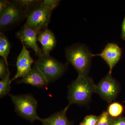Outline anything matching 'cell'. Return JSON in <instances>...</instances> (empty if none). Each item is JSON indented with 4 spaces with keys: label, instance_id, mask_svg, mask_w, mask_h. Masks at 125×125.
<instances>
[{
    "label": "cell",
    "instance_id": "obj_1",
    "mask_svg": "<svg viewBox=\"0 0 125 125\" xmlns=\"http://www.w3.org/2000/svg\"><path fill=\"white\" fill-rule=\"evenodd\" d=\"M96 85L87 75H78L69 86L68 106L73 104L85 105L89 102L92 94L95 93Z\"/></svg>",
    "mask_w": 125,
    "mask_h": 125
},
{
    "label": "cell",
    "instance_id": "obj_2",
    "mask_svg": "<svg viewBox=\"0 0 125 125\" xmlns=\"http://www.w3.org/2000/svg\"><path fill=\"white\" fill-rule=\"evenodd\" d=\"M66 58L78 72V75H87L93 57L87 47L75 43L65 49Z\"/></svg>",
    "mask_w": 125,
    "mask_h": 125
},
{
    "label": "cell",
    "instance_id": "obj_3",
    "mask_svg": "<svg viewBox=\"0 0 125 125\" xmlns=\"http://www.w3.org/2000/svg\"><path fill=\"white\" fill-rule=\"evenodd\" d=\"M14 105L15 112L19 115L32 123L38 120L37 114V102L31 94L14 95L9 94Z\"/></svg>",
    "mask_w": 125,
    "mask_h": 125
},
{
    "label": "cell",
    "instance_id": "obj_4",
    "mask_svg": "<svg viewBox=\"0 0 125 125\" xmlns=\"http://www.w3.org/2000/svg\"><path fill=\"white\" fill-rule=\"evenodd\" d=\"M42 72L48 83L54 81L61 77L65 71V65L59 62L49 54L39 57L34 63Z\"/></svg>",
    "mask_w": 125,
    "mask_h": 125
},
{
    "label": "cell",
    "instance_id": "obj_5",
    "mask_svg": "<svg viewBox=\"0 0 125 125\" xmlns=\"http://www.w3.org/2000/svg\"><path fill=\"white\" fill-rule=\"evenodd\" d=\"M41 2L28 10L24 24L39 32L47 28L52 11L43 6Z\"/></svg>",
    "mask_w": 125,
    "mask_h": 125
},
{
    "label": "cell",
    "instance_id": "obj_6",
    "mask_svg": "<svg viewBox=\"0 0 125 125\" xmlns=\"http://www.w3.org/2000/svg\"><path fill=\"white\" fill-rule=\"evenodd\" d=\"M27 11L21 7L14 1L0 12V27L4 28L27 18Z\"/></svg>",
    "mask_w": 125,
    "mask_h": 125
},
{
    "label": "cell",
    "instance_id": "obj_7",
    "mask_svg": "<svg viewBox=\"0 0 125 125\" xmlns=\"http://www.w3.org/2000/svg\"><path fill=\"white\" fill-rule=\"evenodd\" d=\"M118 88L116 80L111 74H108L96 85L95 93L104 100L109 103L113 101L118 94Z\"/></svg>",
    "mask_w": 125,
    "mask_h": 125
},
{
    "label": "cell",
    "instance_id": "obj_8",
    "mask_svg": "<svg viewBox=\"0 0 125 125\" xmlns=\"http://www.w3.org/2000/svg\"><path fill=\"white\" fill-rule=\"evenodd\" d=\"M40 32L24 25L20 30L16 33V37L21 40L22 43L26 47L31 48L38 57L43 54L42 49L37 44L38 36Z\"/></svg>",
    "mask_w": 125,
    "mask_h": 125
},
{
    "label": "cell",
    "instance_id": "obj_9",
    "mask_svg": "<svg viewBox=\"0 0 125 125\" xmlns=\"http://www.w3.org/2000/svg\"><path fill=\"white\" fill-rule=\"evenodd\" d=\"M122 52V50L117 44L109 43L106 45L101 53L93 54L92 56L93 57L95 56L101 57L109 66V73L111 74L113 67L120 59Z\"/></svg>",
    "mask_w": 125,
    "mask_h": 125
},
{
    "label": "cell",
    "instance_id": "obj_10",
    "mask_svg": "<svg viewBox=\"0 0 125 125\" xmlns=\"http://www.w3.org/2000/svg\"><path fill=\"white\" fill-rule=\"evenodd\" d=\"M22 44V49L16 61L17 72L14 78L11 79V82L18 78H24L32 69L31 65L33 62V60L26 47Z\"/></svg>",
    "mask_w": 125,
    "mask_h": 125
},
{
    "label": "cell",
    "instance_id": "obj_11",
    "mask_svg": "<svg viewBox=\"0 0 125 125\" xmlns=\"http://www.w3.org/2000/svg\"><path fill=\"white\" fill-rule=\"evenodd\" d=\"M19 84L24 83L38 87H44L48 83L43 74L34 64L27 75L18 81Z\"/></svg>",
    "mask_w": 125,
    "mask_h": 125
},
{
    "label": "cell",
    "instance_id": "obj_12",
    "mask_svg": "<svg viewBox=\"0 0 125 125\" xmlns=\"http://www.w3.org/2000/svg\"><path fill=\"white\" fill-rule=\"evenodd\" d=\"M38 40L42 44V52L45 55L49 54L56 44V40L54 33L48 28L39 32Z\"/></svg>",
    "mask_w": 125,
    "mask_h": 125
},
{
    "label": "cell",
    "instance_id": "obj_13",
    "mask_svg": "<svg viewBox=\"0 0 125 125\" xmlns=\"http://www.w3.org/2000/svg\"><path fill=\"white\" fill-rule=\"evenodd\" d=\"M67 105L64 109L56 113L47 118H42L40 117L38 120L43 125H72L66 116V112L69 107Z\"/></svg>",
    "mask_w": 125,
    "mask_h": 125
},
{
    "label": "cell",
    "instance_id": "obj_14",
    "mask_svg": "<svg viewBox=\"0 0 125 125\" xmlns=\"http://www.w3.org/2000/svg\"><path fill=\"white\" fill-rule=\"evenodd\" d=\"M10 45L6 36L2 33H0V56L4 58L8 65L7 57L10 52Z\"/></svg>",
    "mask_w": 125,
    "mask_h": 125
},
{
    "label": "cell",
    "instance_id": "obj_15",
    "mask_svg": "<svg viewBox=\"0 0 125 125\" xmlns=\"http://www.w3.org/2000/svg\"><path fill=\"white\" fill-rule=\"evenodd\" d=\"M10 72H9L4 78L0 81V97L1 98L9 94L11 87V79L10 78Z\"/></svg>",
    "mask_w": 125,
    "mask_h": 125
},
{
    "label": "cell",
    "instance_id": "obj_16",
    "mask_svg": "<svg viewBox=\"0 0 125 125\" xmlns=\"http://www.w3.org/2000/svg\"><path fill=\"white\" fill-rule=\"evenodd\" d=\"M123 111V106L118 103H114L109 105L108 109V113L111 117H117L122 114Z\"/></svg>",
    "mask_w": 125,
    "mask_h": 125
},
{
    "label": "cell",
    "instance_id": "obj_17",
    "mask_svg": "<svg viewBox=\"0 0 125 125\" xmlns=\"http://www.w3.org/2000/svg\"><path fill=\"white\" fill-rule=\"evenodd\" d=\"M21 7L27 11L31 8L40 4L42 0H14Z\"/></svg>",
    "mask_w": 125,
    "mask_h": 125
},
{
    "label": "cell",
    "instance_id": "obj_18",
    "mask_svg": "<svg viewBox=\"0 0 125 125\" xmlns=\"http://www.w3.org/2000/svg\"><path fill=\"white\" fill-rule=\"evenodd\" d=\"M112 120L107 112H104L99 117L96 125H111Z\"/></svg>",
    "mask_w": 125,
    "mask_h": 125
},
{
    "label": "cell",
    "instance_id": "obj_19",
    "mask_svg": "<svg viewBox=\"0 0 125 125\" xmlns=\"http://www.w3.org/2000/svg\"><path fill=\"white\" fill-rule=\"evenodd\" d=\"M9 70L8 66L4 58L0 60V78L1 80L4 78L7 75Z\"/></svg>",
    "mask_w": 125,
    "mask_h": 125
},
{
    "label": "cell",
    "instance_id": "obj_20",
    "mask_svg": "<svg viewBox=\"0 0 125 125\" xmlns=\"http://www.w3.org/2000/svg\"><path fill=\"white\" fill-rule=\"evenodd\" d=\"M60 0H44L41 4L48 9L53 10L60 4Z\"/></svg>",
    "mask_w": 125,
    "mask_h": 125
},
{
    "label": "cell",
    "instance_id": "obj_21",
    "mask_svg": "<svg viewBox=\"0 0 125 125\" xmlns=\"http://www.w3.org/2000/svg\"><path fill=\"white\" fill-rule=\"evenodd\" d=\"M98 117L94 115H88L84 118L83 122L87 125H96Z\"/></svg>",
    "mask_w": 125,
    "mask_h": 125
},
{
    "label": "cell",
    "instance_id": "obj_22",
    "mask_svg": "<svg viewBox=\"0 0 125 125\" xmlns=\"http://www.w3.org/2000/svg\"><path fill=\"white\" fill-rule=\"evenodd\" d=\"M111 125H125V117H120L113 119Z\"/></svg>",
    "mask_w": 125,
    "mask_h": 125
},
{
    "label": "cell",
    "instance_id": "obj_23",
    "mask_svg": "<svg viewBox=\"0 0 125 125\" xmlns=\"http://www.w3.org/2000/svg\"><path fill=\"white\" fill-rule=\"evenodd\" d=\"M10 1L6 0H0V12H1L10 3Z\"/></svg>",
    "mask_w": 125,
    "mask_h": 125
},
{
    "label": "cell",
    "instance_id": "obj_24",
    "mask_svg": "<svg viewBox=\"0 0 125 125\" xmlns=\"http://www.w3.org/2000/svg\"><path fill=\"white\" fill-rule=\"evenodd\" d=\"M121 38L125 41V15L121 25Z\"/></svg>",
    "mask_w": 125,
    "mask_h": 125
},
{
    "label": "cell",
    "instance_id": "obj_25",
    "mask_svg": "<svg viewBox=\"0 0 125 125\" xmlns=\"http://www.w3.org/2000/svg\"><path fill=\"white\" fill-rule=\"evenodd\" d=\"M80 125H86V124H85V123H84V122H82L81 124H80Z\"/></svg>",
    "mask_w": 125,
    "mask_h": 125
}]
</instances>
